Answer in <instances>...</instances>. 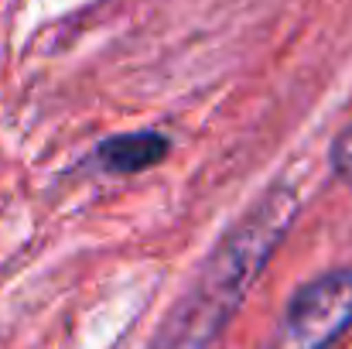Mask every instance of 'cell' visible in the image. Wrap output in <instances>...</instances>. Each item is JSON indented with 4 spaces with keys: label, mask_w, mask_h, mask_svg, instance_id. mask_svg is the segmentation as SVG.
Wrapping results in <instances>:
<instances>
[{
    "label": "cell",
    "mask_w": 352,
    "mask_h": 349,
    "mask_svg": "<svg viewBox=\"0 0 352 349\" xmlns=\"http://www.w3.org/2000/svg\"><path fill=\"white\" fill-rule=\"evenodd\" d=\"M352 332V267L298 288L267 349H336Z\"/></svg>",
    "instance_id": "obj_2"
},
{
    "label": "cell",
    "mask_w": 352,
    "mask_h": 349,
    "mask_svg": "<svg viewBox=\"0 0 352 349\" xmlns=\"http://www.w3.org/2000/svg\"><path fill=\"white\" fill-rule=\"evenodd\" d=\"M168 154H171V140L161 130L117 134L96 147V161L110 175H140V171L161 165Z\"/></svg>",
    "instance_id": "obj_3"
},
{
    "label": "cell",
    "mask_w": 352,
    "mask_h": 349,
    "mask_svg": "<svg viewBox=\"0 0 352 349\" xmlns=\"http://www.w3.org/2000/svg\"><path fill=\"white\" fill-rule=\"evenodd\" d=\"M298 220V189L274 185L209 253L185 302L168 319L154 349H212L246 291L270 264L274 250Z\"/></svg>",
    "instance_id": "obj_1"
},
{
    "label": "cell",
    "mask_w": 352,
    "mask_h": 349,
    "mask_svg": "<svg viewBox=\"0 0 352 349\" xmlns=\"http://www.w3.org/2000/svg\"><path fill=\"white\" fill-rule=\"evenodd\" d=\"M332 171H336V178L352 192V123L336 137V144H332Z\"/></svg>",
    "instance_id": "obj_4"
}]
</instances>
